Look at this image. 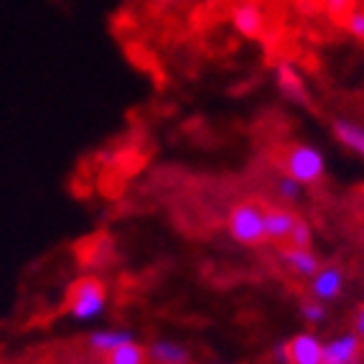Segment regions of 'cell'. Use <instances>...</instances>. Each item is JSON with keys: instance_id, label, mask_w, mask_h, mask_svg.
Masks as SVG:
<instances>
[{"instance_id": "cell-1", "label": "cell", "mask_w": 364, "mask_h": 364, "mask_svg": "<svg viewBox=\"0 0 364 364\" xmlns=\"http://www.w3.org/2000/svg\"><path fill=\"white\" fill-rule=\"evenodd\" d=\"M283 176L296 178L298 183L311 186V183H318L326 173V161H323V153L316 146L309 143H293L283 153Z\"/></svg>"}, {"instance_id": "cell-2", "label": "cell", "mask_w": 364, "mask_h": 364, "mask_svg": "<svg viewBox=\"0 0 364 364\" xmlns=\"http://www.w3.org/2000/svg\"><path fill=\"white\" fill-rule=\"evenodd\" d=\"M107 309V288L100 278H82L69 293V314L74 321H97Z\"/></svg>"}, {"instance_id": "cell-3", "label": "cell", "mask_w": 364, "mask_h": 364, "mask_svg": "<svg viewBox=\"0 0 364 364\" xmlns=\"http://www.w3.org/2000/svg\"><path fill=\"white\" fill-rule=\"evenodd\" d=\"M262 214H265V209L257 204H237L227 217V230H230L232 240L247 245V247H257V245L267 242Z\"/></svg>"}, {"instance_id": "cell-4", "label": "cell", "mask_w": 364, "mask_h": 364, "mask_svg": "<svg viewBox=\"0 0 364 364\" xmlns=\"http://www.w3.org/2000/svg\"><path fill=\"white\" fill-rule=\"evenodd\" d=\"M283 359L291 364H323V341L314 334H298L283 346Z\"/></svg>"}, {"instance_id": "cell-5", "label": "cell", "mask_w": 364, "mask_h": 364, "mask_svg": "<svg viewBox=\"0 0 364 364\" xmlns=\"http://www.w3.org/2000/svg\"><path fill=\"white\" fill-rule=\"evenodd\" d=\"M275 85H278L280 95L296 105H309V87H306L304 77L293 67L291 61H280L275 67Z\"/></svg>"}, {"instance_id": "cell-6", "label": "cell", "mask_w": 364, "mask_h": 364, "mask_svg": "<svg viewBox=\"0 0 364 364\" xmlns=\"http://www.w3.org/2000/svg\"><path fill=\"white\" fill-rule=\"evenodd\" d=\"M232 26L240 36L255 41L265 33V11L257 3H242L232 11Z\"/></svg>"}, {"instance_id": "cell-7", "label": "cell", "mask_w": 364, "mask_h": 364, "mask_svg": "<svg viewBox=\"0 0 364 364\" xmlns=\"http://www.w3.org/2000/svg\"><path fill=\"white\" fill-rule=\"evenodd\" d=\"M265 214H262V225H265V237L273 240V242H283L291 237L293 227L298 222V214H293L291 209L286 207H262Z\"/></svg>"}, {"instance_id": "cell-8", "label": "cell", "mask_w": 364, "mask_h": 364, "mask_svg": "<svg viewBox=\"0 0 364 364\" xmlns=\"http://www.w3.org/2000/svg\"><path fill=\"white\" fill-rule=\"evenodd\" d=\"M341 286H344V275L336 265H323L318 273L311 278V293H314L316 301H334L341 293Z\"/></svg>"}, {"instance_id": "cell-9", "label": "cell", "mask_w": 364, "mask_h": 364, "mask_svg": "<svg viewBox=\"0 0 364 364\" xmlns=\"http://www.w3.org/2000/svg\"><path fill=\"white\" fill-rule=\"evenodd\" d=\"M280 260L286 262V267H291L296 275H301V278H314L321 270V262L311 252V247H293V245H288V247L280 250Z\"/></svg>"}, {"instance_id": "cell-10", "label": "cell", "mask_w": 364, "mask_h": 364, "mask_svg": "<svg viewBox=\"0 0 364 364\" xmlns=\"http://www.w3.org/2000/svg\"><path fill=\"white\" fill-rule=\"evenodd\" d=\"M359 357V334H344L323 344V364H354Z\"/></svg>"}, {"instance_id": "cell-11", "label": "cell", "mask_w": 364, "mask_h": 364, "mask_svg": "<svg viewBox=\"0 0 364 364\" xmlns=\"http://www.w3.org/2000/svg\"><path fill=\"white\" fill-rule=\"evenodd\" d=\"M148 359L156 364H188V352L186 346L178 344V341L171 339H158L153 341L151 346L146 349Z\"/></svg>"}, {"instance_id": "cell-12", "label": "cell", "mask_w": 364, "mask_h": 364, "mask_svg": "<svg viewBox=\"0 0 364 364\" xmlns=\"http://www.w3.org/2000/svg\"><path fill=\"white\" fill-rule=\"evenodd\" d=\"M130 341H135V336L128 328H100V331H92L90 334V346L95 352L105 354L115 352V349L130 344Z\"/></svg>"}, {"instance_id": "cell-13", "label": "cell", "mask_w": 364, "mask_h": 364, "mask_svg": "<svg viewBox=\"0 0 364 364\" xmlns=\"http://www.w3.org/2000/svg\"><path fill=\"white\" fill-rule=\"evenodd\" d=\"M331 130H334V138L339 140L341 146L364 158V128L362 125H357V122H352V120H334Z\"/></svg>"}, {"instance_id": "cell-14", "label": "cell", "mask_w": 364, "mask_h": 364, "mask_svg": "<svg viewBox=\"0 0 364 364\" xmlns=\"http://www.w3.org/2000/svg\"><path fill=\"white\" fill-rule=\"evenodd\" d=\"M146 359L148 352L140 344H135V341L107 354V364H146Z\"/></svg>"}, {"instance_id": "cell-15", "label": "cell", "mask_w": 364, "mask_h": 364, "mask_svg": "<svg viewBox=\"0 0 364 364\" xmlns=\"http://www.w3.org/2000/svg\"><path fill=\"white\" fill-rule=\"evenodd\" d=\"M323 11L331 21L344 26V21L357 11V0H323Z\"/></svg>"}, {"instance_id": "cell-16", "label": "cell", "mask_w": 364, "mask_h": 364, "mask_svg": "<svg viewBox=\"0 0 364 364\" xmlns=\"http://www.w3.org/2000/svg\"><path fill=\"white\" fill-rule=\"evenodd\" d=\"M275 194L283 201H288V204H298L301 196H304V183H298L296 178H291V176H280L278 181H275Z\"/></svg>"}, {"instance_id": "cell-17", "label": "cell", "mask_w": 364, "mask_h": 364, "mask_svg": "<svg viewBox=\"0 0 364 364\" xmlns=\"http://www.w3.org/2000/svg\"><path fill=\"white\" fill-rule=\"evenodd\" d=\"M288 242L293 245V247H311V242H314V235H311V227L306 219L298 217L296 227H293L291 237H288Z\"/></svg>"}, {"instance_id": "cell-18", "label": "cell", "mask_w": 364, "mask_h": 364, "mask_svg": "<svg viewBox=\"0 0 364 364\" xmlns=\"http://www.w3.org/2000/svg\"><path fill=\"white\" fill-rule=\"evenodd\" d=\"M344 28L349 36H354L357 41H364V13L362 11H354L349 18L344 21Z\"/></svg>"}, {"instance_id": "cell-19", "label": "cell", "mask_w": 364, "mask_h": 364, "mask_svg": "<svg viewBox=\"0 0 364 364\" xmlns=\"http://www.w3.org/2000/svg\"><path fill=\"white\" fill-rule=\"evenodd\" d=\"M301 314H304V318H306L309 323H321V321H323V316H326V309H323L321 301H311V304H304Z\"/></svg>"}, {"instance_id": "cell-20", "label": "cell", "mask_w": 364, "mask_h": 364, "mask_svg": "<svg viewBox=\"0 0 364 364\" xmlns=\"http://www.w3.org/2000/svg\"><path fill=\"white\" fill-rule=\"evenodd\" d=\"M357 334H359V336H364V309L357 314Z\"/></svg>"}, {"instance_id": "cell-21", "label": "cell", "mask_w": 364, "mask_h": 364, "mask_svg": "<svg viewBox=\"0 0 364 364\" xmlns=\"http://www.w3.org/2000/svg\"><path fill=\"white\" fill-rule=\"evenodd\" d=\"M158 3H164V6H173V3H181V0H158Z\"/></svg>"}, {"instance_id": "cell-22", "label": "cell", "mask_w": 364, "mask_h": 364, "mask_svg": "<svg viewBox=\"0 0 364 364\" xmlns=\"http://www.w3.org/2000/svg\"><path fill=\"white\" fill-rule=\"evenodd\" d=\"M217 364H219V362H217Z\"/></svg>"}]
</instances>
